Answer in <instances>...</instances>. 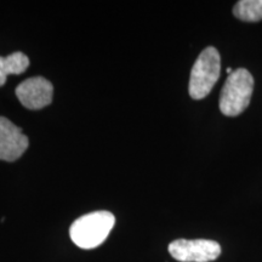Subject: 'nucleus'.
Segmentation results:
<instances>
[{
	"label": "nucleus",
	"mask_w": 262,
	"mask_h": 262,
	"mask_svg": "<svg viewBox=\"0 0 262 262\" xmlns=\"http://www.w3.org/2000/svg\"><path fill=\"white\" fill-rule=\"evenodd\" d=\"M116 224V217L110 211H95L81 216L70 228L72 242L81 249L97 248L106 241Z\"/></svg>",
	"instance_id": "nucleus-1"
},
{
	"label": "nucleus",
	"mask_w": 262,
	"mask_h": 262,
	"mask_svg": "<svg viewBox=\"0 0 262 262\" xmlns=\"http://www.w3.org/2000/svg\"><path fill=\"white\" fill-rule=\"evenodd\" d=\"M254 90V78L245 68L228 74L220 95V111L227 117H237L247 110Z\"/></svg>",
	"instance_id": "nucleus-2"
},
{
	"label": "nucleus",
	"mask_w": 262,
	"mask_h": 262,
	"mask_svg": "<svg viewBox=\"0 0 262 262\" xmlns=\"http://www.w3.org/2000/svg\"><path fill=\"white\" fill-rule=\"evenodd\" d=\"M221 74V57L214 47L201 52L193 64L188 91L193 100H202L210 94Z\"/></svg>",
	"instance_id": "nucleus-3"
},
{
	"label": "nucleus",
	"mask_w": 262,
	"mask_h": 262,
	"mask_svg": "<svg viewBox=\"0 0 262 262\" xmlns=\"http://www.w3.org/2000/svg\"><path fill=\"white\" fill-rule=\"evenodd\" d=\"M169 253L180 262H209L220 256L221 247L209 239H176L169 244Z\"/></svg>",
	"instance_id": "nucleus-4"
},
{
	"label": "nucleus",
	"mask_w": 262,
	"mask_h": 262,
	"mask_svg": "<svg viewBox=\"0 0 262 262\" xmlns=\"http://www.w3.org/2000/svg\"><path fill=\"white\" fill-rule=\"evenodd\" d=\"M54 86L42 77H33L22 81L16 88V96L28 110H40L49 106L52 101Z\"/></svg>",
	"instance_id": "nucleus-5"
},
{
	"label": "nucleus",
	"mask_w": 262,
	"mask_h": 262,
	"mask_svg": "<svg viewBox=\"0 0 262 262\" xmlns=\"http://www.w3.org/2000/svg\"><path fill=\"white\" fill-rule=\"evenodd\" d=\"M29 140L16 126L4 117H0V160L15 162L28 148Z\"/></svg>",
	"instance_id": "nucleus-6"
},
{
	"label": "nucleus",
	"mask_w": 262,
	"mask_h": 262,
	"mask_svg": "<svg viewBox=\"0 0 262 262\" xmlns=\"http://www.w3.org/2000/svg\"><path fill=\"white\" fill-rule=\"evenodd\" d=\"M29 67V58L24 52H14L6 57L0 56V86L5 84L10 74L18 75Z\"/></svg>",
	"instance_id": "nucleus-7"
},
{
	"label": "nucleus",
	"mask_w": 262,
	"mask_h": 262,
	"mask_svg": "<svg viewBox=\"0 0 262 262\" xmlns=\"http://www.w3.org/2000/svg\"><path fill=\"white\" fill-rule=\"evenodd\" d=\"M233 15L244 22L262 19V0H241L233 8Z\"/></svg>",
	"instance_id": "nucleus-8"
},
{
	"label": "nucleus",
	"mask_w": 262,
	"mask_h": 262,
	"mask_svg": "<svg viewBox=\"0 0 262 262\" xmlns=\"http://www.w3.org/2000/svg\"><path fill=\"white\" fill-rule=\"evenodd\" d=\"M227 73H228V74H231V73H232V68H231V67H228V68H227Z\"/></svg>",
	"instance_id": "nucleus-9"
}]
</instances>
